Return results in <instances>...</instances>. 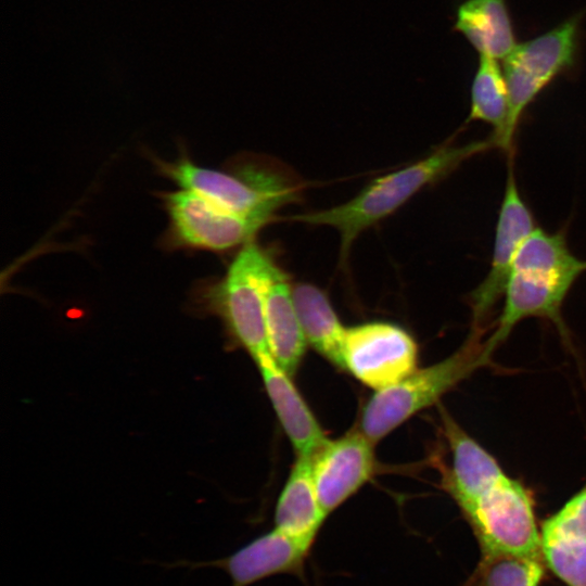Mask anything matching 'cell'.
<instances>
[{"instance_id":"obj_1","label":"cell","mask_w":586,"mask_h":586,"mask_svg":"<svg viewBox=\"0 0 586 586\" xmlns=\"http://www.w3.org/2000/svg\"><path fill=\"white\" fill-rule=\"evenodd\" d=\"M451 467L440 466L441 484L472 527L481 549L542 556L528 489L441 409ZM543 557V556H542Z\"/></svg>"},{"instance_id":"obj_2","label":"cell","mask_w":586,"mask_h":586,"mask_svg":"<svg viewBox=\"0 0 586 586\" xmlns=\"http://www.w3.org/2000/svg\"><path fill=\"white\" fill-rule=\"evenodd\" d=\"M492 148H496L492 138L464 144L448 141L425 157L372 180L345 203L284 219L334 228L340 234V264L345 266L351 247L362 231L392 215L423 188L450 175L467 160Z\"/></svg>"},{"instance_id":"obj_3","label":"cell","mask_w":586,"mask_h":586,"mask_svg":"<svg viewBox=\"0 0 586 586\" xmlns=\"http://www.w3.org/2000/svg\"><path fill=\"white\" fill-rule=\"evenodd\" d=\"M586 271V260L569 249L562 233L536 228L517 251L505 290V306L494 333L485 342L488 357L527 317L550 320L565 335L561 307L570 289Z\"/></svg>"},{"instance_id":"obj_4","label":"cell","mask_w":586,"mask_h":586,"mask_svg":"<svg viewBox=\"0 0 586 586\" xmlns=\"http://www.w3.org/2000/svg\"><path fill=\"white\" fill-rule=\"evenodd\" d=\"M162 174L181 189L193 191L238 215L275 220L276 212L301 199L303 183L286 167L269 158L245 157L229 169H212L187 157L157 162Z\"/></svg>"},{"instance_id":"obj_5","label":"cell","mask_w":586,"mask_h":586,"mask_svg":"<svg viewBox=\"0 0 586 586\" xmlns=\"http://www.w3.org/2000/svg\"><path fill=\"white\" fill-rule=\"evenodd\" d=\"M482 329L473 328L466 342L450 356L424 368H417L400 382L375 391L366 402L358 428L374 444L388 435L417 412L437 400L487 365Z\"/></svg>"},{"instance_id":"obj_6","label":"cell","mask_w":586,"mask_h":586,"mask_svg":"<svg viewBox=\"0 0 586 586\" xmlns=\"http://www.w3.org/2000/svg\"><path fill=\"white\" fill-rule=\"evenodd\" d=\"M585 12L579 11L548 31L517 43L504 58L509 110L499 149L510 156L517 127L527 106L552 81L574 66Z\"/></svg>"},{"instance_id":"obj_7","label":"cell","mask_w":586,"mask_h":586,"mask_svg":"<svg viewBox=\"0 0 586 586\" xmlns=\"http://www.w3.org/2000/svg\"><path fill=\"white\" fill-rule=\"evenodd\" d=\"M273 256L255 239L240 247L225 275L206 288L203 298L232 339L254 358L269 353L264 284Z\"/></svg>"},{"instance_id":"obj_8","label":"cell","mask_w":586,"mask_h":586,"mask_svg":"<svg viewBox=\"0 0 586 586\" xmlns=\"http://www.w3.org/2000/svg\"><path fill=\"white\" fill-rule=\"evenodd\" d=\"M417 365L418 345L402 327L372 321L346 329L343 369L374 391L400 382Z\"/></svg>"},{"instance_id":"obj_9","label":"cell","mask_w":586,"mask_h":586,"mask_svg":"<svg viewBox=\"0 0 586 586\" xmlns=\"http://www.w3.org/2000/svg\"><path fill=\"white\" fill-rule=\"evenodd\" d=\"M171 243L213 252L241 247L268 224L218 207L186 189L163 194Z\"/></svg>"},{"instance_id":"obj_10","label":"cell","mask_w":586,"mask_h":586,"mask_svg":"<svg viewBox=\"0 0 586 586\" xmlns=\"http://www.w3.org/2000/svg\"><path fill=\"white\" fill-rule=\"evenodd\" d=\"M535 229L534 216L519 193L510 164L496 226L491 267L483 281L469 295L473 328H481L493 306L505 294L517 251Z\"/></svg>"},{"instance_id":"obj_11","label":"cell","mask_w":586,"mask_h":586,"mask_svg":"<svg viewBox=\"0 0 586 586\" xmlns=\"http://www.w3.org/2000/svg\"><path fill=\"white\" fill-rule=\"evenodd\" d=\"M374 443L359 428L328 440L310 457L319 502L327 514L333 512L374 474Z\"/></svg>"},{"instance_id":"obj_12","label":"cell","mask_w":586,"mask_h":586,"mask_svg":"<svg viewBox=\"0 0 586 586\" xmlns=\"http://www.w3.org/2000/svg\"><path fill=\"white\" fill-rule=\"evenodd\" d=\"M309 550L310 547L273 528L219 559L208 561L179 559L160 565L189 570L216 568L228 574L231 586H251L278 574H302Z\"/></svg>"},{"instance_id":"obj_13","label":"cell","mask_w":586,"mask_h":586,"mask_svg":"<svg viewBox=\"0 0 586 586\" xmlns=\"http://www.w3.org/2000/svg\"><path fill=\"white\" fill-rule=\"evenodd\" d=\"M542 556L568 586H586V484L540 530Z\"/></svg>"},{"instance_id":"obj_14","label":"cell","mask_w":586,"mask_h":586,"mask_svg":"<svg viewBox=\"0 0 586 586\" xmlns=\"http://www.w3.org/2000/svg\"><path fill=\"white\" fill-rule=\"evenodd\" d=\"M264 305L269 353L276 362L293 377L308 343L295 307L293 285L275 258L265 279Z\"/></svg>"},{"instance_id":"obj_15","label":"cell","mask_w":586,"mask_h":586,"mask_svg":"<svg viewBox=\"0 0 586 586\" xmlns=\"http://www.w3.org/2000/svg\"><path fill=\"white\" fill-rule=\"evenodd\" d=\"M253 359L296 456L310 458L327 441L318 420L292 382V377L276 362L270 353H262Z\"/></svg>"},{"instance_id":"obj_16","label":"cell","mask_w":586,"mask_h":586,"mask_svg":"<svg viewBox=\"0 0 586 586\" xmlns=\"http://www.w3.org/2000/svg\"><path fill=\"white\" fill-rule=\"evenodd\" d=\"M328 514L322 509L308 457H297L275 510V528L310 547Z\"/></svg>"},{"instance_id":"obj_17","label":"cell","mask_w":586,"mask_h":586,"mask_svg":"<svg viewBox=\"0 0 586 586\" xmlns=\"http://www.w3.org/2000/svg\"><path fill=\"white\" fill-rule=\"evenodd\" d=\"M454 28L480 55L505 58L517 44L506 0H466L457 9Z\"/></svg>"},{"instance_id":"obj_18","label":"cell","mask_w":586,"mask_h":586,"mask_svg":"<svg viewBox=\"0 0 586 586\" xmlns=\"http://www.w3.org/2000/svg\"><path fill=\"white\" fill-rule=\"evenodd\" d=\"M293 297L307 343L334 366L343 369V345L346 329L328 295L317 285L300 282L293 285Z\"/></svg>"},{"instance_id":"obj_19","label":"cell","mask_w":586,"mask_h":586,"mask_svg":"<svg viewBox=\"0 0 586 586\" xmlns=\"http://www.w3.org/2000/svg\"><path fill=\"white\" fill-rule=\"evenodd\" d=\"M508 89L497 59L480 55L471 85V105L466 123L474 120L493 127L492 139L499 148L508 119Z\"/></svg>"},{"instance_id":"obj_20","label":"cell","mask_w":586,"mask_h":586,"mask_svg":"<svg viewBox=\"0 0 586 586\" xmlns=\"http://www.w3.org/2000/svg\"><path fill=\"white\" fill-rule=\"evenodd\" d=\"M482 550L481 560L466 586H539L542 556Z\"/></svg>"}]
</instances>
